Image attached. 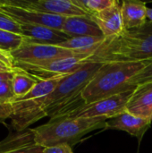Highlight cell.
Listing matches in <instances>:
<instances>
[{"label":"cell","mask_w":152,"mask_h":153,"mask_svg":"<svg viewBox=\"0 0 152 153\" xmlns=\"http://www.w3.org/2000/svg\"><path fill=\"white\" fill-rule=\"evenodd\" d=\"M91 54H78L32 65L17 66L40 79H49L70 74L88 62ZM16 67V66H15Z\"/></svg>","instance_id":"obj_8"},{"label":"cell","mask_w":152,"mask_h":153,"mask_svg":"<svg viewBox=\"0 0 152 153\" xmlns=\"http://www.w3.org/2000/svg\"><path fill=\"white\" fill-rule=\"evenodd\" d=\"M105 37H75L70 38L59 46L77 54H92L103 43Z\"/></svg>","instance_id":"obj_18"},{"label":"cell","mask_w":152,"mask_h":153,"mask_svg":"<svg viewBox=\"0 0 152 153\" xmlns=\"http://www.w3.org/2000/svg\"><path fill=\"white\" fill-rule=\"evenodd\" d=\"M64 76L42 79L25 96L11 102V126L15 132L29 129L30 126L45 117L43 114L44 100L55 90Z\"/></svg>","instance_id":"obj_5"},{"label":"cell","mask_w":152,"mask_h":153,"mask_svg":"<svg viewBox=\"0 0 152 153\" xmlns=\"http://www.w3.org/2000/svg\"><path fill=\"white\" fill-rule=\"evenodd\" d=\"M151 120H152V116H151Z\"/></svg>","instance_id":"obj_30"},{"label":"cell","mask_w":152,"mask_h":153,"mask_svg":"<svg viewBox=\"0 0 152 153\" xmlns=\"http://www.w3.org/2000/svg\"><path fill=\"white\" fill-rule=\"evenodd\" d=\"M9 4L63 17L90 16L73 0H8Z\"/></svg>","instance_id":"obj_10"},{"label":"cell","mask_w":152,"mask_h":153,"mask_svg":"<svg viewBox=\"0 0 152 153\" xmlns=\"http://www.w3.org/2000/svg\"><path fill=\"white\" fill-rule=\"evenodd\" d=\"M43 153H74L73 151V146L69 144H59L52 147L45 148Z\"/></svg>","instance_id":"obj_25"},{"label":"cell","mask_w":152,"mask_h":153,"mask_svg":"<svg viewBox=\"0 0 152 153\" xmlns=\"http://www.w3.org/2000/svg\"><path fill=\"white\" fill-rule=\"evenodd\" d=\"M4 1H5V0H0V6L4 3Z\"/></svg>","instance_id":"obj_29"},{"label":"cell","mask_w":152,"mask_h":153,"mask_svg":"<svg viewBox=\"0 0 152 153\" xmlns=\"http://www.w3.org/2000/svg\"><path fill=\"white\" fill-rule=\"evenodd\" d=\"M44 148L39 146L31 129L10 134L0 142V153H43Z\"/></svg>","instance_id":"obj_13"},{"label":"cell","mask_w":152,"mask_h":153,"mask_svg":"<svg viewBox=\"0 0 152 153\" xmlns=\"http://www.w3.org/2000/svg\"><path fill=\"white\" fill-rule=\"evenodd\" d=\"M77 53L56 45L38 44L25 41L18 49L11 53L14 66L32 65L61 57H66Z\"/></svg>","instance_id":"obj_7"},{"label":"cell","mask_w":152,"mask_h":153,"mask_svg":"<svg viewBox=\"0 0 152 153\" xmlns=\"http://www.w3.org/2000/svg\"><path fill=\"white\" fill-rule=\"evenodd\" d=\"M135 90L136 88L109 96L90 104H82L77 108L71 110L63 116L75 118L106 117L107 119H109L115 117L126 112L127 103Z\"/></svg>","instance_id":"obj_6"},{"label":"cell","mask_w":152,"mask_h":153,"mask_svg":"<svg viewBox=\"0 0 152 153\" xmlns=\"http://www.w3.org/2000/svg\"><path fill=\"white\" fill-rule=\"evenodd\" d=\"M0 30L22 34L20 23H18L13 19H12L2 12H0Z\"/></svg>","instance_id":"obj_24"},{"label":"cell","mask_w":152,"mask_h":153,"mask_svg":"<svg viewBox=\"0 0 152 153\" xmlns=\"http://www.w3.org/2000/svg\"><path fill=\"white\" fill-rule=\"evenodd\" d=\"M116 0H73V2L86 12L90 16L109 8Z\"/></svg>","instance_id":"obj_22"},{"label":"cell","mask_w":152,"mask_h":153,"mask_svg":"<svg viewBox=\"0 0 152 153\" xmlns=\"http://www.w3.org/2000/svg\"><path fill=\"white\" fill-rule=\"evenodd\" d=\"M17 71L15 72L13 78V91L14 99H20L25 96L34 86L39 82L42 79L17 67Z\"/></svg>","instance_id":"obj_19"},{"label":"cell","mask_w":152,"mask_h":153,"mask_svg":"<svg viewBox=\"0 0 152 153\" xmlns=\"http://www.w3.org/2000/svg\"><path fill=\"white\" fill-rule=\"evenodd\" d=\"M70 38L75 37H104L101 30L90 16L66 17L61 30Z\"/></svg>","instance_id":"obj_16"},{"label":"cell","mask_w":152,"mask_h":153,"mask_svg":"<svg viewBox=\"0 0 152 153\" xmlns=\"http://www.w3.org/2000/svg\"><path fill=\"white\" fill-rule=\"evenodd\" d=\"M152 60V22L125 30L117 36L105 38L88 62H133Z\"/></svg>","instance_id":"obj_1"},{"label":"cell","mask_w":152,"mask_h":153,"mask_svg":"<svg viewBox=\"0 0 152 153\" xmlns=\"http://www.w3.org/2000/svg\"><path fill=\"white\" fill-rule=\"evenodd\" d=\"M26 41L22 34L0 30V50L11 55Z\"/></svg>","instance_id":"obj_20"},{"label":"cell","mask_w":152,"mask_h":153,"mask_svg":"<svg viewBox=\"0 0 152 153\" xmlns=\"http://www.w3.org/2000/svg\"><path fill=\"white\" fill-rule=\"evenodd\" d=\"M147 18L149 19L150 22H152V8L148 7V9H147Z\"/></svg>","instance_id":"obj_28"},{"label":"cell","mask_w":152,"mask_h":153,"mask_svg":"<svg viewBox=\"0 0 152 153\" xmlns=\"http://www.w3.org/2000/svg\"><path fill=\"white\" fill-rule=\"evenodd\" d=\"M146 3L140 0H124L121 2V14L125 30H132L144 25L147 21Z\"/></svg>","instance_id":"obj_17"},{"label":"cell","mask_w":152,"mask_h":153,"mask_svg":"<svg viewBox=\"0 0 152 153\" xmlns=\"http://www.w3.org/2000/svg\"><path fill=\"white\" fill-rule=\"evenodd\" d=\"M20 25L22 35L24 36L26 41L28 42L59 46L70 39V37L63 31L49 27L24 23Z\"/></svg>","instance_id":"obj_14"},{"label":"cell","mask_w":152,"mask_h":153,"mask_svg":"<svg viewBox=\"0 0 152 153\" xmlns=\"http://www.w3.org/2000/svg\"><path fill=\"white\" fill-rule=\"evenodd\" d=\"M17 69L18 68L16 67L14 71L0 73V104L11 103L14 99L13 78Z\"/></svg>","instance_id":"obj_21"},{"label":"cell","mask_w":152,"mask_h":153,"mask_svg":"<svg viewBox=\"0 0 152 153\" xmlns=\"http://www.w3.org/2000/svg\"><path fill=\"white\" fill-rule=\"evenodd\" d=\"M151 119L136 117L126 111L121 115L108 119L105 129L126 132L132 136L137 138L138 142L141 143L144 134L151 126Z\"/></svg>","instance_id":"obj_11"},{"label":"cell","mask_w":152,"mask_h":153,"mask_svg":"<svg viewBox=\"0 0 152 153\" xmlns=\"http://www.w3.org/2000/svg\"><path fill=\"white\" fill-rule=\"evenodd\" d=\"M11 113H12L11 103L0 104V120H4L6 118H10Z\"/></svg>","instance_id":"obj_26"},{"label":"cell","mask_w":152,"mask_h":153,"mask_svg":"<svg viewBox=\"0 0 152 153\" xmlns=\"http://www.w3.org/2000/svg\"><path fill=\"white\" fill-rule=\"evenodd\" d=\"M151 62L152 60L104 63L83 90L82 93L83 104H90L137 88L129 86L128 82Z\"/></svg>","instance_id":"obj_3"},{"label":"cell","mask_w":152,"mask_h":153,"mask_svg":"<svg viewBox=\"0 0 152 153\" xmlns=\"http://www.w3.org/2000/svg\"><path fill=\"white\" fill-rule=\"evenodd\" d=\"M0 12L8 15L20 24H34L49 27L57 30H61L65 17L39 12L33 9L16 6L9 4L8 0L0 6Z\"/></svg>","instance_id":"obj_9"},{"label":"cell","mask_w":152,"mask_h":153,"mask_svg":"<svg viewBox=\"0 0 152 153\" xmlns=\"http://www.w3.org/2000/svg\"><path fill=\"white\" fill-rule=\"evenodd\" d=\"M126 111L136 117L151 119L152 82L136 88L127 103Z\"/></svg>","instance_id":"obj_15"},{"label":"cell","mask_w":152,"mask_h":153,"mask_svg":"<svg viewBox=\"0 0 152 153\" xmlns=\"http://www.w3.org/2000/svg\"><path fill=\"white\" fill-rule=\"evenodd\" d=\"M104 63L87 62L73 73L64 76L43 102L44 117H57L83 104L82 93Z\"/></svg>","instance_id":"obj_2"},{"label":"cell","mask_w":152,"mask_h":153,"mask_svg":"<svg viewBox=\"0 0 152 153\" xmlns=\"http://www.w3.org/2000/svg\"><path fill=\"white\" fill-rule=\"evenodd\" d=\"M90 17L96 22L105 38L117 36L125 30L121 14V2L117 0L109 8L94 13Z\"/></svg>","instance_id":"obj_12"},{"label":"cell","mask_w":152,"mask_h":153,"mask_svg":"<svg viewBox=\"0 0 152 153\" xmlns=\"http://www.w3.org/2000/svg\"><path fill=\"white\" fill-rule=\"evenodd\" d=\"M107 120L106 117L75 118L63 116L50 118L47 123L31 130L36 143L44 149L59 144L73 146L89 133L105 129Z\"/></svg>","instance_id":"obj_4"},{"label":"cell","mask_w":152,"mask_h":153,"mask_svg":"<svg viewBox=\"0 0 152 153\" xmlns=\"http://www.w3.org/2000/svg\"><path fill=\"white\" fill-rule=\"evenodd\" d=\"M149 82H152V62L145 68L138 73L129 82L128 85L132 87H138Z\"/></svg>","instance_id":"obj_23"},{"label":"cell","mask_w":152,"mask_h":153,"mask_svg":"<svg viewBox=\"0 0 152 153\" xmlns=\"http://www.w3.org/2000/svg\"><path fill=\"white\" fill-rule=\"evenodd\" d=\"M16 69V67H10L7 66L6 65H4L2 63H0V73L1 72H10V71H14Z\"/></svg>","instance_id":"obj_27"}]
</instances>
